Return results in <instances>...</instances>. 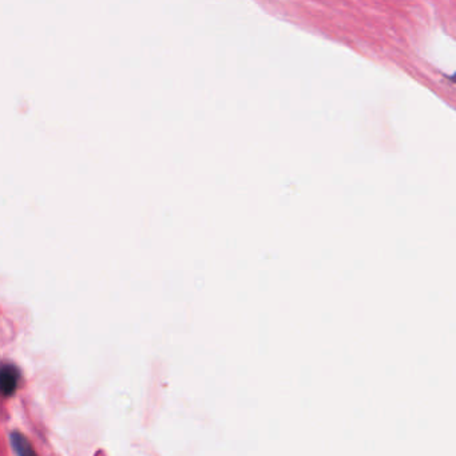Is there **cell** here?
<instances>
[{
  "instance_id": "1",
  "label": "cell",
  "mask_w": 456,
  "mask_h": 456,
  "mask_svg": "<svg viewBox=\"0 0 456 456\" xmlns=\"http://www.w3.org/2000/svg\"><path fill=\"white\" fill-rule=\"evenodd\" d=\"M1 392L4 396H12L18 387H19V380H21V374L19 370L12 365V364H5L1 370Z\"/></svg>"
},
{
  "instance_id": "2",
  "label": "cell",
  "mask_w": 456,
  "mask_h": 456,
  "mask_svg": "<svg viewBox=\"0 0 456 456\" xmlns=\"http://www.w3.org/2000/svg\"><path fill=\"white\" fill-rule=\"evenodd\" d=\"M18 439H19V443L16 442V440H14V444H15V447H18L19 450H18V453L19 454H29V453H32V448L29 447V443H26L25 444V442H26V439L23 437V436H16Z\"/></svg>"
},
{
  "instance_id": "3",
  "label": "cell",
  "mask_w": 456,
  "mask_h": 456,
  "mask_svg": "<svg viewBox=\"0 0 456 456\" xmlns=\"http://www.w3.org/2000/svg\"><path fill=\"white\" fill-rule=\"evenodd\" d=\"M453 81L456 82V77L454 75V78H453Z\"/></svg>"
}]
</instances>
